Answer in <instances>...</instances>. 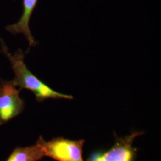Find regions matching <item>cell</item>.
<instances>
[{"label": "cell", "mask_w": 161, "mask_h": 161, "mask_svg": "<svg viewBox=\"0 0 161 161\" xmlns=\"http://www.w3.org/2000/svg\"><path fill=\"white\" fill-rule=\"evenodd\" d=\"M37 142L44 150L46 156L57 161H84L82 147L84 141L53 138L46 142L40 137Z\"/></svg>", "instance_id": "2"}, {"label": "cell", "mask_w": 161, "mask_h": 161, "mask_svg": "<svg viewBox=\"0 0 161 161\" xmlns=\"http://www.w3.org/2000/svg\"><path fill=\"white\" fill-rule=\"evenodd\" d=\"M24 108L20 91L12 81L4 82L0 86V125L19 115Z\"/></svg>", "instance_id": "3"}, {"label": "cell", "mask_w": 161, "mask_h": 161, "mask_svg": "<svg viewBox=\"0 0 161 161\" xmlns=\"http://www.w3.org/2000/svg\"><path fill=\"white\" fill-rule=\"evenodd\" d=\"M38 0H23L22 15L16 22L8 26L6 29L12 34H22L29 42L30 46H35L36 42L31 34L29 28V22L32 14L36 6Z\"/></svg>", "instance_id": "5"}, {"label": "cell", "mask_w": 161, "mask_h": 161, "mask_svg": "<svg viewBox=\"0 0 161 161\" xmlns=\"http://www.w3.org/2000/svg\"><path fill=\"white\" fill-rule=\"evenodd\" d=\"M45 156L44 150L38 142L31 146L16 147L6 161H38Z\"/></svg>", "instance_id": "6"}, {"label": "cell", "mask_w": 161, "mask_h": 161, "mask_svg": "<svg viewBox=\"0 0 161 161\" xmlns=\"http://www.w3.org/2000/svg\"><path fill=\"white\" fill-rule=\"evenodd\" d=\"M140 133L134 132L126 137L120 139L108 152L96 154L89 161H131L134 149L132 142Z\"/></svg>", "instance_id": "4"}, {"label": "cell", "mask_w": 161, "mask_h": 161, "mask_svg": "<svg viewBox=\"0 0 161 161\" xmlns=\"http://www.w3.org/2000/svg\"><path fill=\"white\" fill-rule=\"evenodd\" d=\"M1 50L11 63L12 69L14 73L13 84L20 89H27L33 92L38 102H41L47 99L64 98L73 99L70 95L56 92L35 76L28 68L24 62V54L19 50L14 54L8 51L5 43L1 41Z\"/></svg>", "instance_id": "1"}]
</instances>
